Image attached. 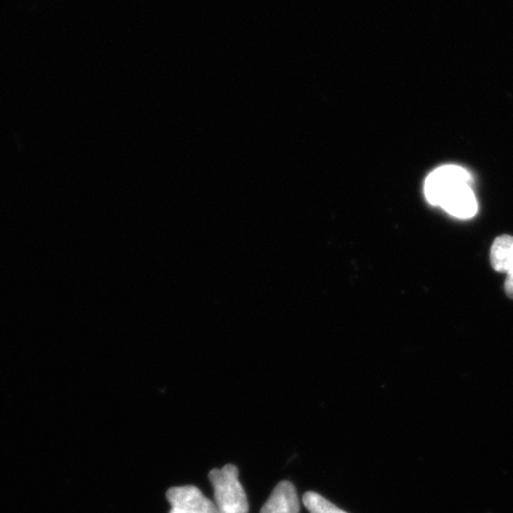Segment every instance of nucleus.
<instances>
[{
  "mask_svg": "<svg viewBox=\"0 0 513 513\" xmlns=\"http://www.w3.org/2000/svg\"><path fill=\"white\" fill-rule=\"evenodd\" d=\"M167 499L171 509L181 513H220L217 505L195 486L173 487L167 492Z\"/></svg>",
  "mask_w": 513,
  "mask_h": 513,
  "instance_id": "obj_3",
  "label": "nucleus"
},
{
  "mask_svg": "<svg viewBox=\"0 0 513 513\" xmlns=\"http://www.w3.org/2000/svg\"><path fill=\"white\" fill-rule=\"evenodd\" d=\"M505 293L510 299H513V274L508 275V278H506Z\"/></svg>",
  "mask_w": 513,
  "mask_h": 513,
  "instance_id": "obj_7",
  "label": "nucleus"
},
{
  "mask_svg": "<svg viewBox=\"0 0 513 513\" xmlns=\"http://www.w3.org/2000/svg\"><path fill=\"white\" fill-rule=\"evenodd\" d=\"M170 513H181L180 511H177L175 509H171Z\"/></svg>",
  "mask_w": 513,
  "mask_h": 513,
  "instance_id": "obj_8",
  "label": "nucleus"
},
{
  "mask_svg": "<svg viewBox=\"0 0 513 513\" xmlns=\"http://www.w3.org/2000/svg\"><path fill=\"white\" fill-rule=\"evenodd\" d=\"M213 485L215 505L220 513H247L249 502L242 484L239 471L234 465H226L221 470L215 468L208 475Z\"/></svg>",
  "mask_w": 513,
  "mask_h": 513,
  "instance_id": "obj_2",
  "label": "nucleus"
},
{
  "mask_svg": "<svg viewBox=\"0 0 513 513\" xmlns=\"http://www.w3.org/2000/svg\"><path fill=\"white\" fill-rule=\"evenodd\" d=\"M471 185L472 176L466 169L443 166L427 177L424 193L430 205L442 207L455 218L470 219L478 212Z\"/></svg>",
  "mask_w": 513,
  "mask_h": 513,
  "instance_id": "obj_1",
  "label": "nucleus"
},
{
  "mask_svg": "<svg viewBox=\"0 0 513 513\" xmlns=\"http://www.w3.org/2000/svg\"><path fill=\"white\" fill-rule=\"evenodd\" d=\"M300 503L295 486L290 481H281L272 491L261 513H299Z\"/></svg>",
  "mask_w": 513,
  "mask_h": 513,
  "instance_id": "obj_4",
  "label": "nucleus"
},
{
  "mask_svg": "<svg viewBox=\"0 0 513 513\" xmlns=\"http://www.w3.org/2000/svg\"><path fill=\"white\" fill-rule=\"evenodd\" d=\"M303 503L310 513H347L315 492L304 494Z\"/></svg>",
  "mask_w": 513,
  "mask_h": 513,
  "instance_id": "obj_6",
  "label": "nucleus"
},
{
  "mask_svg": "<svg viewBox=\"0 0 513 513\" xmlns=\"http://www.w3.org/2000/svg\"><path fill=\"white\" fill-rule=\"evenodd\" d=\"M490 258L494 270L513 274V237L500 236L494 240Z\"/></svg>",
  "mask_w": 513,
  "mask_h": 513,
  "instance_id": "obj_5",
  "label": "nucleus"
}]
</instances>
